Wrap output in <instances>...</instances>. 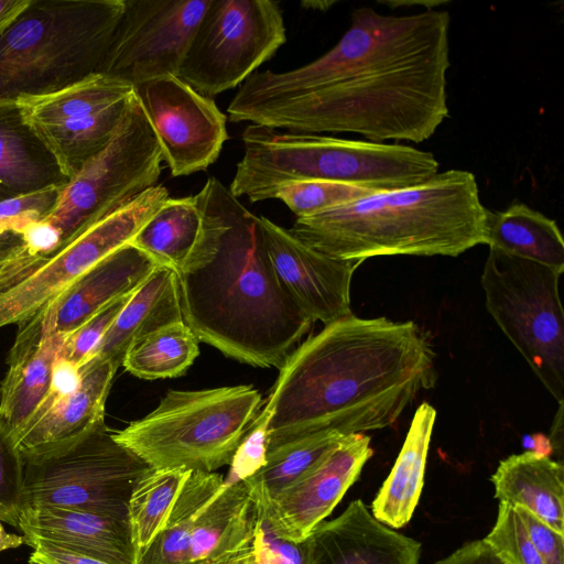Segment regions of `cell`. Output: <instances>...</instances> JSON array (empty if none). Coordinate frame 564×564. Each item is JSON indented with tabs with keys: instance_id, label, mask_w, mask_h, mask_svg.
<instances>
[{
	"instance_id": "obj_42",
	"label": "cell",
	"mask_w": 564,
	"mask_h": 564,
	"mask_svg": "<svg viewBox=\"0 0 564 564\" xmlns=\"http://www.w3.org/2000/svg\"><path fill=\"white\" fill-rule=\"evenodd\" d=\"M435 564H509L485 539L465 543Z\"/></svg>"
},
{
	"instance_id": "obj_3",
	"label": "cell",
	"mask_w": 564,
	"mask_h": 564,
	"mask_svg": "<svg viewBox=\"0 0 564 564\" xmlns=\"http://www.w3.org/2000/svg\"><path fill=\"white\" fill-rule=\"evenodd\" d=\"M198 195L204 234L177 273L183 322L230 358L280 369L314 322L280 284L260 216L215 177Z\"/></svg>"
},
{
	"instance_id": "obj_29",
	"label": "cell",
	"mask_w": 564,
	"mask_h": 564,
	"mask_svg": "<svg viewBox=\"0 0 564 564\" xmlns=\"http://www.w3.org/2000/svg\"><path fill=\"white\" fill-rule=\"evenodd\" d=\"M131 100L100 111L30 126L70 180L109 142Z\"/></svg>"
},
{
	"instance_id": "obj_31",
	"label": "cell",
	"mask_w": 564,
	"mask_h": 564,
	"mask_svg": "<svg viewBox=\"0 0 564 564\" xmlns=\"http://www.w3.org/2000/svg\"><path fill=\"white\" fill-rule=\"evenodd\" d=\"M133 97L130 84L94 73L56 91L20 98L17 105L25 121L36 124L126 105Z\"/></svg>"
},
{
	"instance_id": "obj_8",
	"label": "cell",
	"mask_w": 564,
	"mask_h": 564,
	"mask_svg": "<svg viewBox=\"0 0 564 564\" xmlns=\"http://www.w3.org/2000/svg\"><path fill=\"white\" fill-rule=\"evenodd\" d=\"M22 510L58 508L128 520L138 481L152 468L102 422L53 451L24 456Z\"/></svg>"
},
{
	"instance_id": "obj_24",
	"label": "cell",
	"mask_w": 564,
	"mask_h": 564,
	"mask_svg": "<svg viewBox=\"0 0 564 564\" xmlns=\"http://www.w3.org/2000/svg\"><path fill=\"white\" fill-rule=\"evenodd\" d=\"M180 321L183 318L177 273L159 265L131 294L93 356L110 360L119 368L135 341Z\"/></svg>"
},
{
	"instance_id": "obj_47",
	"label": "cell",
	"mask_w": 564,
	"mask_h": 564,
	"mask_svg": "<svg viewBox=\"0 0 564 564\" xmlns=\"http://www.w3.org/2000/svg\"><path fill=\"white\" fill-rule=\"evenodd\" d=\"M29 564H46L44 563L43 561L39 560L37 557H35L34 555H30V558H29Z\"/></svg>"
},
{
	"instance_id": "obj_38",
	"label": "cell",
	"mask_w": 564,
	"mask_h": 564,
	"mask_svg": "<svg viewBox=\"0 0 564 564\" xmlns=\"http://www.w3.org/2000/svg\"><path fill=\"white\" fill-rule=\"evenodd\" d=\"M132 293L113 300L67 335L61 349L59 358L78 367L87 361L94 355L102 337Z\"/></svg>"
},
{
	"instance_id": "obj_43",
	"label": "cell",
	"mask_w": 564,
	"mask_h": 564,
	"mask_svg": "<svg viewBox=\"0 0 564 564\" xmlns=\"http://www.w3.org/2000/svg\"><path fill=\"white\" fill-rule=\"evenodd\" d=\"M25 544L33 549L31 553L46 564H108L96 558L74 553L40 539H24Z\"/></svg>"
},
{
	"instance_id": "obj_13",
	"label": "cell",
	"mask_w": 564,
	"mask_h": 564,
	"mask_svg": "<svg viewBox=\"0 0 564 564\" xmlns=\"http://www.w3.org/2000/svg\"><path fill=\"white\" fill-rule=\"evenodd\" d=\"M210 0H124L98 73L138 85L177 76Z\"/></svg>"
},
{
	"instance_id": "obj_19",
	"label": "cell",
	"mask_w": 564,
	"mask_h": 564,
	"mask_svg": "<svg viewBox=\"0 0 564 564\" xmlns=\"http://www.w3.org/2000/svg\"><path fill=\"white\" fill-rule=\"evenodd\" d=\"M65 338L51 329L46 306L19 324L0 384V421L12 438L48 393Z\"/></svg>"
},
{
	"instance_id": "obj_7",
	"label": "cell",
	"mask_w": 564,
	"mask_h": 564,
	"mask_svg": "<svg viewBox=\"0 0 564 564\" xmlns=\"http://www.w3.org/2000/svg\"><path fill=\"white\" fill-rule=\"evenodd\" d=\"M251 386L170 390L144 417L113 437L152 469L215 473L230 465L261 412Z\"/></svg>"
},
{
	"instance_id": "obj_16",
	"label": "cell",
	"mask_w": 564,
	"mask_h": 564,
	"mask_svg": "<svg viewBox=\"0 0 564 564\" xmlns=\"http://www.w3.org/2000/svg\"><path fill=\"white\" fill-rule=\"evenodd\" d=\"M372 454L368 435L345 436L273 499L256 502L261 520L282 540L304 541L332 513Z\"/></svg>"
},
{
	"instance_id": "obj_37",
	"label": "cell",
	"mask_w": 564,
	"mask_h": 564,
	"mask_svg": "<svg viewBox=\"0 0 564 564\" xmlns=\"http://www.w3.org/2000/svg\"><path fill=\"white\" fill-rule=\"evenodd\" d=\"M23 458L0 421V521L18 528L22 511Z\"/></svg>"
},
{
	"instance_id": "obj_18",
	"label": "cell",
	"mask_w": 564,
	"mask_h": 564,
	"mask_svg": "<svg viewBox=\"0 0 564 564\" xmlns=\"http://www.w3.org/2000/svg\"><path fill=\"white\" fill-rule=\"evenodd\" d=\"M308 564H420L422 545L377 520L361 500L304 540Z\"/></svg>"
},
{
	"instance_id": "obj_28",
	"label": "cell",
	"mask_w": 564,
	"mask_h": 564,
	"mask_svg": "<svg viewBox=\"0 0 564 564\" xmlns=\"http://www.w3.org/2000/svg\"><path fill=\"white\" fill-rule=\"evenodd\" d=\"M205 216L198 193L169 197L129 242L158 265L178 273L202 240Z\"/></svg>"
},
{
	"instance_id": "obj_5",
	"label": "cell",
	"mask_w": 564,
	"mask_h": 564,
	"mask_svg": "<svg viewBox=\"0 0 564 564\" xmlns=\"http://www.w3.org/2000/svg\"><path fill=\"white\" fill-rule=\"evenodd\" d=\"M243 155L229 191L250 202L274 198L299 181H332L375 192L405 188L438 173L434 154L399 143L280 132L250 123L241 135Z\"/></svg>"
},
{
	"instance_id": "obj_9",
	"label": "cell",
	"mask_w": 564,
	"mask_h": 564,
	"mask_svg": "<svg viewBox=\"0 0 564 564\" xmlns=\"http://www.w3.org/2000/svg\"><path fill=\"white\" fill-rule=\"evenodd\" d=\"M561 275L489 248L480 279L488 313L558 404L564 401Z\"/></svg>"
},
{
	"instance_id": "obj_26",
	"label": "cell",
	"mask_w": 564,
	"mask_h": 564,
	"mask_svg": "<svg viewBox=\"0 0 564 564\" xmlns=\"http://www.w3.org/2000/svg\"><path fill=\"white\" fill-rule=\"evenodd\" d=\"M435 419L431 404L424 402L416 409L395 463L372 502V516L392 529L408 524L417 506Z\"/></svg>"
},
{
	"instance_id": "obj_36",
	"label": "cell",
	"mask_w": 564,
	"mask_h": 564,
	"mask_svg": "<svg viewBox=\"0 0 564 564\" xmlns=\"http://www.w3.org/2000/svg\"><path fill=\"white\" fill-rule=\"evenodd\" d=\"M509 564H543L514 508L499 502L495 525L484 538Z\"/></svg>"
},
{
	"instance_id": "obj_1",
	"label": "cell",
	"mask_w": 564,
	"mask_h": 564,
	"mask_svg": "<svg viewBox=\"0 0 564 564\" xmlns=\"http://www.w3.org/2000/svg\"><path fill=\"white\" fill-rule=\"evenodd\" d=\"M449 24L446 10L388 15L357 8L318 58L250 75L228 106L229 120L379 143L426 141L449 116Z\"/></svg>"
},
{
	"instance_id": "obj_27",
	"label": "cell",
	"mask_w": 564,
	"mask_h": 564,
	"mask_svg": "<svg viewBox=\"0 0 564 564\" xmlns=\"http://www.w3.org/2000/svg\"><path fill=\"white\" fill-rule=\"evenodd\" d=\"M485 243L508 256L564 272V240L556 221L523 203L502 212L489 210Z\"/></svg>"
},
{
	"instance_id": "obj_32",
	"label": "cell",
	"mask_w": 564,
	"mask_h": 564,
	"mask_svg": "<svg viewBox=\"0 0 564 564\" xmlns=\"http://www.w3.org/2000/svg\"><path fill=\"white\" fill-rule=\"evenodd\" d=\"M198 343L189 327L180 321L135 341L126 354L122 366L142 379L177 377L198 356Z\"/></svg>"
},
{
	"instance_id": "obj_34",
	"label": "cell",
	"mask_w": 564,
	"mask_h": 564,
	"mask_svg": "<svg viewBox=\"0 0 564 564\" xmlns=\"http://www.w3.org/2000/svg\"><path fill=\"white\" fill-rule=\"evenodd\" d=\"M189 473L151 469L134 486L128 505V522L137 561L162 528Z\"/></svg>"
},
{
	"instance_id": "obj_12",
	"label": "cell",
	"mask_w": 564,
	"mask_h": 564,
	"mask_svg": "<svg viewBox=\"0 0 564 564\" xmlns=\"http://www.w3.org/2000/svg\"><path fill=\"white\" fill-rule=\"evenodd\" d=\"M169 197L160 184L144 191L1 292L0 327L29 319L94 264L129 243Z\"/></svg>"
},
{
	"instance_id": "obj_2",
	"label": "cell",
	"mask_w": 564,
	"mask_h": 564,
	"mask_svg": "<svg viewBox=\"0 0 564 564\" xmlns=\"http://www.w3.org/2000/svg\"><path fill=\"white\" fill-rule=\"evenodd\" d=\"M279 370L263 406L265 455L319 433L391 426L436 381L434 351L414 322L352 313L294 348Z\"/></svg>"
},
{
	"instance_id": "obj_40",
	"label": "cell",
	"mask_w": 564,
	"mask_h": 564,
	"mask_svg": "<svg viewBox=\"0 0 564 564\" xmlns=\"http://www.w3.org/2000/svg\"><path fill=\"white\" fill-rule=\"evenodd\" d=\"M268 412L262 408L231 462L227 481L245 479L265 463Z\"/></svg>"
},
{
	"instance_id": "obj_10",
	"label": "cell",
	"mask_w": 564,
	"mask_h": 564,
	"mask_svg": "<svg viewBox=\"0 0 564 564\" xmlns=\"http://www.w3.org/2000/svg\"><path fill=\"white\" fill-rule=\"evenodd\" d=\"M163 161L156 135L134 94L109 142L59 189L53 209L42 218L59 234L61 249L155 186Z\"/></svg>"
},
{
	"instance_id": "obj_21",
	"label": "cell",
	"mask_w": 564,
	"mask_h": 564,
	"mask_svg": "<svg viewBox=\"0 0 564 564\" xmlns=\"http://www.w3.org/2000/svg\"><path fill=\"white\" fill-rule=\"evenodd\" d=\"M40 539L108 564H137L128 520L58 508H24L18 528Z\"/></svg>"
},
{
	"instance_id": "obj_17",
	"label": "cell",
	"mask_w": 564,
	"mask_h": 564,
	"mask_svg": "<svg viewBox=\"0 0 564 564\" xmlns=\"http://www.w3.org/2000/svg\"><path fill=\"white\" fill-rule=\"evenodd\" d=\"M260 223L274 273L292 301L324 325L351 314V279L362 262L325 254L267 217Z\"/></svg>"
},
{
	"instance_id": "obj_4",
	"label": "cell",
	"mask_w": 564,
	"mask_h": 564,
	"mask_svg": "<svg viewBox=\"0 0 564 564\" xmlns=\"http://www.w3.org/2000/svg\"><path fill=\"white\" fill-rule=\"evenodd\" d=\"M488 214L475 175L453 169L414 186L377 192L299 217L289 230L341 260L364 262L398 254L457 257L485 243Z\"/></svg>"
},
{
	"instance_id": "obj_23",
	"label": "cell",
	"mask_w": 564,
	"mask_h": 564,
	"mask_svg": "<svg viewBox=\"0 0 564 564\" xmlns=\"http://www.w3.org/2000/svg\"><path fill=\"white\" fill-rule=\"evenodd\" d=\"M69 178L18 105L0 107V194L7 198L62 188Z\"/></svg>"
},
{
	"instance_id": "obj_15",
	"label": "cell",
	"mask_w": 564,
	"mask_h": 564,
	"mask_svg": "<svg viewBox=\"0 0 564 564\" xmlns=\"http://www.w3.org/2000/svg\"><path fill=\"white\" fill-rule=\"evenodd\" d=\"M117 369L98 356L80 367L57 359L48 393L13 436L22 457L53 451L105 422L106 400Z\"/></svg>"
},
{
	"instance_id": "obj_30",
	"label": "cell",
	"mask_w": 564,
	"mask_h": 564,
	"mask_svg": "<svg viewBox=\"0 0 564 564\" xmlns=\"http://www.w3.org/2000/svg\"><path fill=\"white\" fill-rule=\"evenodd\" d=\"M225 478L217 473H189L162 528L137 564H188L195 521Z\"/></svg>"
},
{
	"instance_id": "obj_39",
	"label": "cell",
	"mask_w": 564,
	"mask_h": 564,
	"mask_svg": "<svg viewBox=\"0 0 564 564\" xmlns=\"http://www.w3.org/2000/svg\"><path fill=\"white\" fill-rule=\"evenodd\" d=\"M61 188H51L21 197L0 200V254L13 235L26 225L46 217Z\"/></svg>"
},
{
	"instance_id": "obj_41",
	"label": "cell",
	"mask_w": 564,
	"mask_h": 564,
	"mask_svg": "<svg viewBox=\"0 0 564 564\" xmlns=\"http://www.w3.org/2000/svg\"><path fill=\"white\" fill-rule=\"evenodd\" d=\"M543 564H564V534L521 507H513Z\"/></svg>"
},
{
	"instance_id": "obj_6",
	"label": "cell",
	"mask_w": 564,
	"mask_h": 564,
	"mask_svg": "<svg viewBox=\"0 0 564 564\" xmlns=\"http://www.w3.org/2000/svg\"><path fill=\"white\" fill-rule=\"evenodd\" d=\"M124 0H31L0 32V107L98 73Z\"/></svg>"
},
{
	"instance_id": "obj_20",
	"label": "cell",
	"mask_w": 564,
	"mask_h": 564,
	"mask_svg": "<svg viewBox=\"0 0 564 564\" xmlns=\"http://www.w3.org/2000/svg\"><path fill=\"white\" fill-rule=\"evenodd\" d=\"M159 267L127 243L77 278L46 307L54 333L67 336L113 300L135 291Z\"/></svg>"
},
{
	"instance_id": "obj_46",
	"label": "cell",
	"mask_w": 564,
	"mask_h": 564,
	"mask_svg": "<svg viewBox=\"0 0 564 564\" xmlns=\"http://www.w3.org/2000/svg\"><path fill=\"white\" fill-rule=\"evenodd\" d=\"M23 544H25L24 536L7 532L0 521V553L11 549H18Z\"/></svg>"
},
{
	"instance_id": "obj_35",
	"label": "cell",
	"mask_w": 564,
	"mask_h": 564,
	"mask_svg": "<svg viewBox=\"0 0 564 564\" xmlns=\"http://www.w3.org/2000/svg\"><path fill=\"white\" fill-rule=\"evenodd\" d=\"M377 193L369 188L332 181H299L279 188L282 200L296 218L312 216Z\"/></svg>"
},
{
	"instance_id": "obj_48",
	"label": "cell",
	"mask_w": 564,
	"mask_h": 564,
	"mask_svg": "<svg viewBox=\"0 0 564 564\" xmlns=\"http://www.w3.org/2000/svg\"><path fill=\"white\" fill-rule=\"evenodd\" d=\"M3 199H4V198H3V197L1 196V194H0V200H3Z\"/></svg>"
},
{
	"instance_id": "obj_22",
	"label": "cell",
	"mask_w": 564,
	"mask_h": 564,
	"mask_svg": "<svg viewBox=\"0 0 564 564\" xmlns=\"http://www.w3.org/2000/svg\"><path fill=\"white\" fill-rule=\"evenodd\" d=\"M258 525V507L247 482L225 480L195 521L188 564H227L250 544Z\"/></svg>"
},
{
	"instance_id": "obj_11",
	"label": "cell",
	"mask_w": 564,
	"mask_h": 564,
	"mask_svg": "<svg viewBox=\"0 0 564 564\" xmlns=\"http://www.w3.org/2000/svg\"><path fill=\"white\" fill-rule=\"evenodd\" d=\"M286 41L282 10L273 0H210L177 77L200 95L241 85Z\"/></svg>"
},
{
	"instance_id": "obj_14",
	"label": "cell",
	"mask_w": 564,
	"mask_h": 564,
	"mask_svg": "<svg viewBox=\"0 0 564 564\" xmlns=\"http://www.w3.org/2000/svg\"><path fill=\"white\" fill-rule=\"evenodd\" d=\"M171 175L206 170L228 139L226 115L177 76L159 77L134 87Z\"/></svg>"
},
{
	"instance_id": "obj_33",
	"label": "cell",
	"mask_w": 564,
	"mask_h": 564,
	"mask_svg": "<svg viewBox=\"0 0 564 564\" xmlns=\"http://www.w3.org/2000/svg\"><path fill=\"white\" fill-rule=\"evenodd\" d=\"M344 437L337 432L319 433L268 453L264 465L243 479L254 501L264 503L273 499L317 464Z\"/></svg>"
},
{
	"instance_id": "obj_25",
	"label": "cell",
	"mask_w": 564,
	"mask_h": 564,
	"mask_svg": "<svg viewBox=\"0 0 564 564\" xmlns=\"http://www.w3.org/2000/svg\"><path fill=\"white\" fill-rule=\"evenodd\" d=\"M491 481L499 502L524 508L564 534V468L561 463L527 451L501 460Z\"/></svg>"
},
{
	"instance_id": "obj_44",
	"label": "cell",
	"mask_w": 564,
	"mask_h": 564,
	"mask_svg": "<svg viewBox=\"0 0 564 564\" xmlns=\"http://www.w3.org/2000/svg\"><path fill=\"white\" fill-rule=\"evenodd\" d=\"M30 2L31 0H0V32L11 24Z\"/></svg>"
},
{
	"instance_id": "obj_45",
	"label": "cell",
	"mask_w": 564,
	"mask_h": 564,
	"mask_svg": "<svg viewBox=\"0 0 564 564\" xmlns=\"http://www.w3.org/2000/svg\"><path fill=\"white\" fill-rule=\"evenodd\" d=\"M523 444L528 451L549 456L552 447L550 438L543 434L524 435Z\"/></svg>"
}]
</instances>
